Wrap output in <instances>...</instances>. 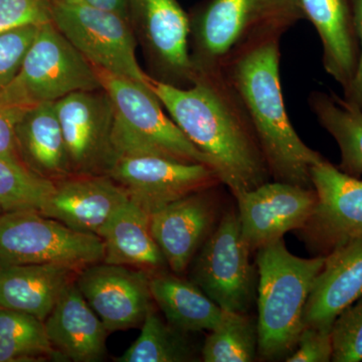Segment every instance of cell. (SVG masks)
Segmentation results:
<instances>
[{"instance_id": "7c38bea8", "label": "cell", "mask_w": 362, "mask_h": 362, "mask_svg": "<svg viewBox=\"0 0 362 362\" xmlns=\"http://www.w3.org/2000/svg\"><path fill=\"white\" fill-rule=\"evenodd\" d=\"M311 180L317 194L315 211L300 230L309 246L326 256L362 240V181L325 159L311 168Z\"/></svg>"}, {"instance_id": "1f68e13d", "label": "cell", "mask_w": 362, "mask_h": 362, "mask_svg": "<svg viewBox=\"0 0 362 362\" xmlns=\"http://www.w3.org/2000/svg\"><path fill=\"white\" fill-rule=\"evenodd\" d=\"M52 23V0H0V33Z\"/></svg>"}, {"instance_id": "7402d4cb", "label": "cell", "mask_w": 362, "mask_h": 362, "mask_svg": "<svg viewBox=\"0 0 362 362\" xmlns=\"http://www.w3.org/2000/svg\"><path fill=\"white\" fill-rule=\"evenodd\" d=\"M21 158L33 173L52 182L71 175L54 102L26 109L16 125Z\"/></svg>"}, {"instance_id": "d4e9b609", "label": "cell", "mask_w": 362, "mask_h": 362, "mask_svg": "<svg viewBox=\"0 0 362 362\" xmlns=\"http://www.w3.org/2000/svg\"><path fill=\"white\" fill-rule=\"evenodd\" d=\"M308 103L319 123L339 146L340 170L359 177L362 175L361 109L347 99L318 90L311 93Z\"/></svg>"}, {"instance_id": "e0dca14e", "label": "cell", "mask_w": 362, "mask_h": 362, "mask_svg": "<svg viewBox=\"0 0 362 362\" xmlns=\"http://www.w3.org/2000/svg\"><path fill=\"white\" fill-rule=\"evenodd\" d=\"M128 201L127 192L108 175H71L54 182L40 214L77 232L99 235Z\"/></svg>"}, {"instance_id": "ac0fdd59", "label": "cell", "mask_w": 362, "mask_h": 362, "mask_svg": "<svg viewBox=\"0 0 362 362\" xmlns=\"http://www.w3.org/2000/svg\"><path fill=\"white\" fill-rule=\"evenodd\" d=\"M362 296V240L326 255L304 313V327L332 329L337 317Z\"/></svg>"}, {"instance_id": "ba28073f", "label": "cell", "mask_w": 362, "mask_h": 362, "mask_svg": "<svg viewBox=\"0 0 362 362\" xmlns=\"http://www.w3.org/2000/svg\"><path fill=\"white\" fill-rule=\"evenodd\" d=\"M52 23L93 66L148 86L136 57L130 21L85 4L52 0Z\"/></svg>"}, {"instance_id": "4316f807", "label": "cell", "mask_w": 362, "mask_h": 362, "mask_svg": "<svg viewBox=\"0 0 362 362\" xmlns=\"http://www.w3.org/2000/svg\"><path fill=\"white\" fill-rule=\"evenodd\" d=\"M258 325L249 313L225 311L202 350L206 362H251L258 352Z\"/></svg>"}, {"instance_id": "e575fe53", "label": "cell", "mask_w": 362, "mask_h": 362, "mask_svg": "<svg viewBox=\"0 0 362 362\" xmlns=\"http://www.w3.org/2000/svg\"><path fill=\"white\" fill-rule=\"evenodd\" d=\"M351 6L354 28H356L361 49L354 77L345 93H346V99L351 103L357 105L362 110V0H351Z\"/></svg>"}, {"instance_id": "f1b7e54d", "label": "cell", "mask_w": 362, "mask_h": 362, "mask_svg": "<svg viewBox=\"0 0 362 362\" xmlns=\"http://www.w3.org/2000/svg\"><path fill=\"white\" fill-rule=\"evenodd\" d=\"M54 182L33 173L25 165L0 158V204L4 211L40 213Z\"/></svg>"}, {"instance_id": "83f0119b", "label": "cell", "mask_w": 362, "mask_h": 362, "mask_svg": "<svg viewBox=\"0 0 362 362\" xmlns=\"http://www.w3.org/2000/svg\"><path fill=\"white\" fill-rule=\"evenodd\" d=\"M56 354L44 321L0 307V362L32 361Z\"/></svg>"}, {"instance_id": "8d00e7d4", "label": "cell", "mask_w": 362, "mask_h": 362, "mask_svg": "<svg viewBox=\"0 0 362 362\" xmlns=\"http://www.w3.org/2000/svg\"><path fill=\"white\" fill-rule=\"evenodd\" d=\"M4 209H2V206H1V204H0V214H1L2 213H4Z\"/></svg>"}, {"instance_id": "8fae6325", "label": "cell", "mask_w": 362, "mask_h": 362, "mask_svg": "<svg viewBox=\"0 0 362 362\" xmlns=\"http://www.w3.org/2000/svg\"><path fill=\"white\" fill-rule=\"evenodd\" d=\"M107 175L149 214L221 183L218 173L206 164L150 154L119 156Z\"/></svg>"}, {"instance_id": "277c9868", "label": "cell", "mask_w": 362, "mask_h": 362, "mask_svg": "<svg viewBox=\"0 0 362 362\" xmlns=\"http://www.w3.org/2000/svg\"><path fill=\"white\" fill-rule=\"evenodd\" d=\"M303 20L300 0H209L190 21L195 71L221 70L235 54L281 40Z\"/></svg>"}, {"instance_id": "cb8c5ba5", "label": "cell", "mask_w": 362, "mask_h": 362, "mask_svg": "<svg viewBox=\"0 0 362 362\" xmlns=\"http://www.w3.org/2000/svg\"><path fill=\"white\" fill-rule=\"evenodd\" d=\"M150 291L166 321L185 333L211 331L225 314L199 286L176 274L152 272Z\"/></svg>"}, {"instance_id": "4fadbf2b", "label": "cell", "mask_w": 362, "mask_h": 362, "mask_svg": "<svg viewBox=\"0 0 362 362\" xmlns=\"http://www.w3.org/2000/svg\"><path fill=\"white\" fill-rule=\"evenodd\" d=\"M235 197L240 233L252 252L283 239L286 233L303 228L317 204L313 187L276 180Z\"/></svg>"}, {"instance_id": "9c48e42d", "label": "cell", "mask_w": 362, "mask_h": 362, "mask_svg": "<svg viewBox=\"0 0 362 362\" xmlns=\"http://www.w3.org/2000/svg\"><path fill=\"white\" fill-rule=\"evenodd\" d=\"M251 252L237 211H226L194 257L192 281L223 311L249 313L258 283Z\"/></svg>"}, {"instance_id": "7a4b0ae2", "label": "cell", "mask_w": 362, "mask_h": 362, "mask_svg": "<svg viewBox=\"0 0 362 362\" xmlns=\"http://www.w3.org/2000/svg\"><path fill=\"white\" fill-rule=\"evenodd\" d=\"M280 40L249 47L221 69L249 116L271 176L281 182L313 187L311 168L324 157L302 141L286 111Z\"/></svg>"}, {"instance_id": "f546056e", "label": "cell", "mask_w": 362, "mask_h": 362, "mask_svg": "<svg viewBox=\"0 0 362 362\" xmlns=\"http://www.w3.org/2000/svg\"><path fill=\"white\" fill-rule=\"evenodd\" d=\"M331 361H362V296L337 317L331 329Z\"/></svg>"}, {"instance_id": "3957f363", "label": "cell", "mask_w": 362, "mask_h": 362, "mask_svg": "<svg viewBox=\"0 0 362 362\" xmlns=\"http://www.w3.org/2000/svg\"><path fill=\"white\" fill-rule=\"evenodd\" d=\"M257 252L258 354L276 361L296 347L307 300L326 256L299 258L288 251L283 239Z\"/></svg>"}, {"instance_id": "30bf717a", "label": "cell", "mask_w": 362, "mask_h": 362, "mask_svg": "<svg viewBox=\"0 0 362 362\" xmlns=\"http://www.w3.org/2000/svg\"><path fill=\"white\" fill-rule=\"evenodd\" d=\"M71 175H107L117 156L115 110L103 89L78 90L54 102Z\"/></svg>"}, {"instance_id": "d6986e66", "label": "cell", "mask_w": 362, "mask_h": 362, "mask_svg": "<svg viewBox=\"0 0 362 362\" xmlns=\"http://www.w3.org/2000/svg\"><path fill=\"white\" fill-rule=\"evenodd\" d=\"M54 351L76 362H96L106 354L109 331L90 308L76 281L44 321Z\"/></svg>"}, {"instance_id": "603a6c76", "label": "cell", "mask_w": 362, "mask_h": 362, "mask_svg": "<svg viewBox=\"0 0 362 362\" xmlns=\"http://www.w3.org/2000/svg\"><path fill=\"white\" fill-rule=\"evenodd\" d=\"M104 263L149 272L168 266L150 228V214L136 202H125L100 233Z\"/></svg>"}, {"instance_id": "d6a6232c", "label": "cell", "mask_w": 362, "mask_h": 362, "mask_svg": "<svg viewBox=\"0 0 362 362\" xmlns=\"http://www.w3.org/2000/svg\"><path fill=\"white\" fill-rule=\"evenodd\" d=\"M331 331L304 327L298 338L296 347L288 362H328L332 361Z\"/></svg>"}, {"instance_id": "836d02e7", "label": "cell", "mask_w": 362, "mask_h": 362, "mask_svg": "<svg viewBox=\"0 0 362 362\" xmlns=\"http://www.w3.org/2000/svg\"><path fill=\"white\" fill-rule=\"evenodd\" d=\"M26 109L7 103L0 98V158L21 165L25 164L18 151L16 125Z\"/></svg>"}, {"instance_id": "4dcf8cb0", "label": "cell", "mask_w": 362, "mask_h": 362, "mask_svg": "<svg viewBox=\"0 0 362 362\" xmlns=\"http://www.w3.org/2000/svg\"><path fill=\"white\" fill-rule=\"evenodd\" d=\"M40 26H25L0 33V90L16 78Z\"/></svg>"}, {"instance_id": "8992f818", "label": "cell", "mask_w": 362, "mask_h": 362, "mask_svg": "<svg viewBox=\"0 0 362 362\" xmlns=\"http://www.w3.org/2000/svg\"><path fill=\"white\" fill-rule=\"evenodd\" d=\"M102 89L94 66L54 23L40 26L16 78L0 98L21 108L57 102L78 90Z\"/></svg>"}, {"instance_id": "2e32d148", "label": "cell", "mask_w": 362, "mask_h": 362, "mask_svg": "<svg viewBox=\"0 0 362 362\" xmlns=\"http://www.w3.org/2000/svg\"><path fill=\"white\" fill-rule=\"evenodd\" d=\"M209 189L194 192L150 214V228L173 273L187 271L216 226Z\"/></svg>"}, {"instance_id": "6da1fadb", "label": "cell", "mask_w": 362, "mask_h": 362, "mask_svg": "<svg viewBox=\"0 0 362 362\" xmlns=\"http://www.w3.org/2000/svg\"><path fill=\"white\" fill-rule=\"evenodd\" d=\"M148 86L183 134L211 159L233 197L268 182L258 138L223 69L197 71L187 88L152 77Z\"/></svg>"}, {"instance_id": "ffe728a7", "label": "cell", "mask_w": 362, "mask_h": 362, "mask_svg": "<svg viewBox=\"0 0 362 362\" xmlns=\"http://www.w3.org/2000/svg\"><path fill=\"white\" fill-rule=\"evenodd\" d=\"M82 270L65 264H0V307L45 321Z\"/></svg>"}, {"instance_id": "52a82bcc", "label": "cell", "mask_w": 362, "mask_h": 362, "mask_svg": "<svg viewBox=\"0 0 362 362\" xmlns=\"http://www.w3.org/2000/svg\"><path fill=\"white\" fill-rule=\"evenodd\" d=\"M99 235L77 232L37 211L0 214V264H65L84 269L103 262Z\"/></svg>"}, {"instance_id": "5b68a950", "label": "cell", "mask_w": 362, "mask_h": 362, "mask_svg": "<svg viewBox=\"0 0 362 362\" xmlns=\"http://www.w3.org/2000/svg\"><path fill=\"white\" fill-rule=\"evenodd\" d=\"M94 68L115 110L112 142L117 157L150 154L187 163L206 164L214 169L211 159L166 116L149 86Z\"/></svg>"}, {"instance_id": "d590c367", "label": "cell", "mask_w": 362, "mask_h": 362, "mask_svg": "<svg viewBox=\"0 0 362 362\" xmlns=\"http://www.w3.org/2000/svg\"><path fill=\"white\" fill-rule=\"evenodd\" d=\"M62 1L106 9V11L119 13L127 20L130 21L131 18L129 0H62Z\"/></svg>"}, {"instance_id": "484cf974", "label": "cell", "mask_w": 362, "mask_h": 362, "mask_svg": "<svg viewBox=\"0 0 362 362\" xmlns=\"http://www.w3.org/2000/svg\"><path fill=\"white\" fill-rule=\"evenodd\" d=\"M141 326L139 337L116 361L183 362L194 358L187 333L164 322L154 306L147 312Z\"/></svg>"}, {"instance_id": "9a60e30c", "label": "cell", "mask_w": 362, "mask_h": 362, "mask_svg": "<svg viewBox=\"0 0 362 362\" xmlns=\"http://www.w3.org/2000/svg\"><path fill=\"white\" fill-rule=\"evenodd\" d=\"M131 18L163 76L162 82L194 84L189 54L190 18L176 0H129Z\"/></svg>"}, {"instance_id": "5bb4252c", "label": "cell", "mask_w": 362, "mask_h": 362, "mask_svg": "<svg viewBox=\"0 0 362 362\" xmlns=\"http://www.w3.org/2000/svg\"><path fill=\"white\" fill-rule=\"evenodd\" d=\"M152 272L132 267L93 264L76 279L78 290L109 333L141 325L153 306Z\"/></svg>"}, {"instance_id": "44dd1931", "label": "cell", "mask_w": 362, "mask_h": 362, "mask_svg": "<svg viewBox=\"0 0 362 362\" xmlns=\"http://www.w3.org/2000/svg\"><path fill=\"white\" fill-rule=\"evenodd\" d=\"M300 4L320 37L324 69L346 90L359 57L351 0H300Z\"/></svg>"}]
</instances>
